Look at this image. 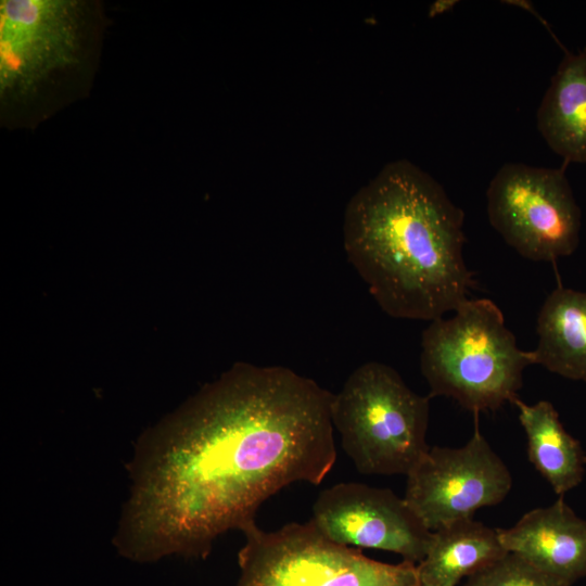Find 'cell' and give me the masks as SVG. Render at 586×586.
<instances>
[{"label":"cell","mask_w":586,"mask_h":586,"mask_svg":"<svg viewBox=\"0 0 586 586\" xmlns=\"http://www.w3.org/2000/svg\"><path fill=\"white\" fill-rule=\"evenodd\" d=\"M332 397L282 366L240 362L205 385L139 441L118 553L204 559L283 487L320 484L336 461Z\"/></svg>","instance_id":"cell-1"},{"label":"cell","mask_w":586,"mask_h":586,"mask_svg":"<svg viewBox=\"0 0 586 586\" xmlns=\"http://www.w3.org/2000/svg\"><path fill=\"white\" fill-rule=\"evenodd\" d=\"M463 221L437 180L410 161H393L348 201L344 250L384 313L433 321L474 286Z\"/></svg>","instance_id":"cell-2"},{"label":"cell","mask_w":586,"mask_h":586,"mask_svg":"<svg viewBox=\"0 0 586 586\" xmlns=\"http://www.w3.org/2000/svg\"><path fill=\"white\" fill-rule=\"evenodd\" d=\"M105 27L98 0H2L0 125L33 130L87 98Z\"/></svg>","instance_id":"cell-3"},{"label":"cell","mask_w":586,"mask_h":586,"mask_svg":"<svg viewBox=\"0 0 586 586\" xmlns=\"http://www.w3.org/2000/svg\"><path fill=\"white\" fill-rule=\"evenodd\" d=\"M531 351L518 347L500 308L468 298L450 318L430 322L421 337L420 369L429 397L445 396L479 415L518 397Z\"/></svg>","instance_id":"cell-4"},{"label":"cell","mask_w":586,"mask_h":586,"mask_svg":"<svg viewBox=\"0 0 586 586\" xmlns=\"http://www.w3.org/2000/svg\"><path fill=\"white\" fill-rule=\"evenodd\" d=\"M430 397L413 392L392 367L367 361L333 394L331 420L356 470L407 475L429 449Z\"/></svg>","instance_id":"cell-5"},{"label":"cell","mask_w":586,"mask_h":586,"mask_svg":"<svg viewBox=\"0 0 586 586\" xmlns=\"http://www.w3.org/2000/svg\"><path fill=\"white\" fill-rule=\"evenodd\" d=\"M235 586H420L417 564H392L324 537L308 521L266 532L253 522L241 531Z\"/></svg>","instance_id":"cell-6"},{"label":"cell","mask_w":586,"mask_h":586,"mask_svg":"<svg viewBox=\"0 0 586 586\" xmlns=\"http://www.w3.org/2000/svg\"><path fill=\"white\" fill-rule=\"evenodd\" d=\"M486 202L492 227L527 259L555 262L578 246L582 212L563 168L506 163Z\"/></svg>","instance_id":"cell-7"},{"label":"cell","mask_w":586,"mask_h":586,"mask_svg":"<svg viewBox=\"0 0 586 586\" xmlns=\"http://www.w3.org/2000/svg\"><path fill=\"white\" fill-rule=\"evenodd\" d=\"M406 477L404 499L431 532L500 504L512 487L511 473L481 433L477 415L464 445L430 446Z\"/></svg>","instance_id":"cell-8"},{"label":"cell","mask_w":586,"mask_h":586,"mask_svg":"<svg viewBox=\"0 0 586 586\" xmlns=\"http://www.w3.org/2000/svg\"><path fill=\"white\" fill-rule=\"evenodd\" d=\"M309 521L333 543L391 551L413 564L423 560L433 535L404 497L357 482L321 491Z\"/></svg>","instance_id":"cell-9"},{"label":"cell","mask_w":586,"mask_h":586,"mask_svg":"<svg viewBox=\"0 0 586 586\" xmlns=\"http://www.w3.org/2000/svg\"><path fill=\"white\" fill-rule=\"evenodd\" d=\"M501 545L542 572L573 585L586 577V520L563 496L527 511L511 527L497 528Z\"/></svg>","instance_id":"cell-10"},{"label":"cell","mask_w":586,"mask_h":586,"mask_svg":"<svg viewBox=\"0 0 586 586\" xmlns=\"http://www.w3.org/2000/svg\"><path fill=\"white\" fill-rule=\"evenodd\" d=\"M537 129L564 163H586V48L566 52L536 113Z\"/></svg>","instance_id":"cell-11"},{"label":"cell","mask_w":586,"mask_h":586,"mask_svg":"<svg viewBox=\"0 0 586 586\" xmlns=\"http://www.w3.org/2000/svg\"><path fill=\"white\" fill-rule=\"evenodd\" d=\"M536 332L533 364L565 379L586 382V291L559 284L539 309Z\"/></svg>","instance_id":"cell-12"},{"label":"cell","mask_w":586,"mask_h":586,"mask_svg":"<svg viewBox=\"0 0 586 586\" xmlns=\"http://www.w3.org/2000/svg\"><path fill=\"white\" fill-rule=\"evenodd\" d=\"M512 404L525 432L530 462L557 495L564 496L585 474L586 454L579 441L564 429L550 402L528 405L517 397Z\"/></svg>","instance_id":"cell-13"},{"label":"cell","mask_w":586,"mask_h":586,"mask_svg":"<svg viewBox=\"0 0 586 586\" xmlns=\"http://www.w3.org/2000/svg\"><path fill=\"white\" fill-rule=\"evenodd\" d=\"M432 533L429 550L417 564L422 584L457 586L508 552L497 528L473 518L455 521Z\"/></svg>","instance_id":"cell-14"},{"label":"cell","mask_w":586,"mask_h":586,"mask_svg":"<svg viewBox=\"0 0 586 586\" xmlns=\"http://www.w3.org/2000/svg\"><path fill=\"white\" fill-rule=\"evenodd\" d=\"M462 586H571L555 578L520 556H505L469 576Z\"/></svg>","instance_id":"cell-15"},{"label":"cell","mask_w":586,"mask_h":586,"mask_svg":"<svg viewBox=\"0 0 586 586\" xmlns=\"http://www.w3.org/2000/svg\"><path fill=\"white\" fill-rule=\"evenodd\" d=\"M456 3L457 1H449V0L436 1L432 4L430 9V12H429L430 16H435L437 14H442L446 11H449Z\"/></svg>","instance_id":"cell-16"},{"label":"cell","mask_w":586,"mask_h":586,"mask_svg":"<svg viewBox=\"0 0 586 586\" xmlns=\"http://www.w3.org/2000/svg\"><path fill=\"white\" fill-rule=\"evenodd\" d=\"M420 586H432V585H428V584H422V583H420Z\"/></svg>","instance_id":"cell-17"}]
</instances>
